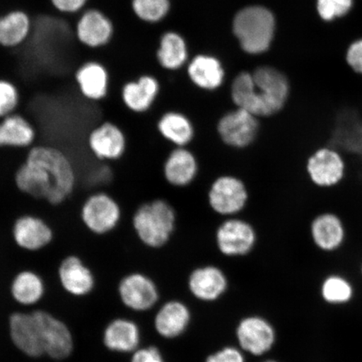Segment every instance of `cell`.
I'll return each mask as SVG.
<instances>
[{
	"label": "cell",
	"mask_w": 362,
	"mask_h": 362,
	"mask_svg": "<svg viewBox=\"0 0 362 362\" xmlns=\"http://www.w3.org/2000/svg\"><path fill=\"white\" fill-rule=\"evenodd\" d=\"M15 184L33 200L57 206L74 194L78 173L74 160L63 149L36 143L27 149L25 161L16 171Z\"/></svg>",
	"instance_id": "6da1fadb"
},
{
	"label": "cell",
	"mask_w": 362,
	"mask_h": 362,
	"mask_svg": "<svg viewBox=\"0 0 362 362\" xmlns=\"http://www.w3.org/2000/svg\"><path fill=\"white\" fill-rule=\"evenodd\" d=\"M322 296L329 303L341 304L350 300L352 296V288L350 283L341 276L332 275L325 280Z\"/></svg>",
	"instance_id": "d6a6232c"
},
{
	"label": "cell",
	"mask_w": 362,
	"mask_h": 362,
	"mask_svg": "<svg viewBox=\"0 0 362 362\" xmlns=\"http://www.w3.org/2000/svg\"><path fill=\"white\" fill-rule=\"evenodd\" d=\"M160 85L155 78L144 75L126 81L120 88V101L127 110L135 115L147 112L155 103Z\"/></svg>",
	"instance_id": "e0dca14e"
},
{
	"label": "cell",
	"mask_w": 362,
	"mask_h": 362,
	"mask_svg": "<svg viewBox=\"0 0 362 362\" xmlns=\"http://www.w3.org/2000/svg\"><path fill=\"white\" fill-rule=\"evenodd\" d=\"M189 287L194 296L204 301L218 298L228 287L223 272L214 266L197 269L189 276Z\"/></svg>",
	"instance_id": "603a6c76"
},
{
	"label": "cell",
	"mask_w": 362,
	"mask_h": 362,
	"mask_svg": "<svg viewBox=\"0 0 362 362\" xmlns=\"http://www.w3.org/2000/svg\"><path fill=\"white\" fill-rule=\"evenodd\" d=\"M352 0H318L317 10L325 21H332L350 11Z\"/></svg>",
	"instance_id": "836d02e7"
},
{
	"label": "cell",
	"mask_w": 362,
	"mask_h": 362,
	"mask_svg": "<svg viewBox=\"0 0 362 362\" xmlns=\"http://www.w3.org/2000/svg\"><path fill=\"white\" fill-rule=\"evenodd\" d=\"M132 228L136 237L144 246H165L174 233L176 215L170 204L162 199L140 204L134 211Z\"/></svg>",
	"instance_id": "3957f363"
},
{
	"label": "cell",
	"mask_w": 362,
	"mask_h": 362,
	"mask_svg": "<svg viewBox=\"0 0 362 362\" xmlns=\"http://www.w3.org/2000/svg\"><path fill=\"white\" fill-rule=\"evenodd\" d=\"M80 217L86 229L97 236H105L117 229L123 219L120 203L106 192L89 194L81 206Z\"/></svg>",
	"instance_id": "5b68a950"
},
{
	"label": "cell",
	"mask_w": 362,
	"mask_h": 362,
	"mask_svg": "<svg viewBox=\"0 0 362 362\" xmlns=\"http://www.w3.org/2000/svg\"><path fill=\"white\" fill-rule=\"evenodd\" d=\"M288 95L287 78L269 66L257 68L252 75L243 72L232 86L234 103L257 117H269L282 110Z\"/></svg>",
	"instance_id": "7a4b0ae2"
},
{
	"label": "cell",
	"mask_w": 362,
	"mask_h": 362,
	"mask_svg": "<svg viewBox=\"0 0 362 362\" xmlns=\"http://www.w3.org/2000/svg\"><path fill=\"white\" fill-rule=\"evenodd\" d=\"M248 192L242 180L233 175H223L211 184L208 202L216 214L233 216L246 206Z\"/></svg>",
	"instance_id": "9c48e42d"
},
{
	"label": "cell",
	"mask_w": 362,
	"mask_h": 362,
	"mask_svg": "<svg viewBox=\"0 0 362 362\" xmlns=\"http://www.w3.org/2000/svg\"><path fill=\"white\" fill-rule=\"evenodd\" d=\"M139 339L140 334L137 325L128 320H113L104 332V344L112 351H133L138 347Z\"/></svg>",
	"instance_id": "484cf974"
},
{
	"label": "cell",
	"mask_w": 362,
	"mask_h": 362,
	"mask_svg": "<svg viewBox=\"0 0 362 362\" xmlns=\"http://www.w3.org/2000/svg\"><path fill=\"white\" fill-rule=\"evenodd\" d=\"M206 362H244L243 356L233 347H226L208 356Z\"/></svg>",
	"instance_id": "d590c367"
},
{
	"label": "cell",
	"mask_w": 362,
	"mask_h": 362,
	"mask_svg": "<svg viewBox=\"0 0 362 362\" xmlns=\"http://www.w3.org/2000/svg\"><path fill=\"white\" fill-rule=\"evenodd\" d=\"M198 162L194 153L185 147L174 149L167 157L163 173L167 182L184 187L193 182L198 173Z\"/></svg>",
	"instance_id": "7402d4cb"
},
{
	"label": "cell",
	"mask_w": 362,
	"mask_h": 362,
	"mask_svg": "<svg viewBox=\"0 0 362 362\" xmlns=\"http://www.w3.org/2000/svg\"><path fill=\"white\" fill-rule=\"evenodd\" d=\"M62 287L76 296H83L93 291L95 279L92 270L76 255L63 257L58 268Z\"/></svg>",
	"instance_id": "ffe728a7"
},
{
	"label": "cell",
	"mask_w": 362,
	"mask_h": 362,
	"mask_svg": "<svg viewBox=\"0 0 362 362\" xmlns=\"http://www.w3.org/2000/svg\"><path fill=\"white\" fill-rule=\"evenodd\" d=\"M119 288L122 301L127 307L134 310L151 309L158 300L156 284L142 274L127 275L122 279Z\"/></svg>",
	"instance_id": "d6986e66"
},
{
	"label": "cell",
	"mask_w": 362,
	"mask_h": 362,
	"mask_svg": "<svg viewBox=\"0 0 362 362\" xmlns=\"http://www.w3.org/2000/svg\"><path fill=\"white\" fill-rule=\"evenodd\" d=\"M240 346L252 355L269 351L275 341L274 328L260 317H247L240 322L237 329Z\"/></svg>",
	"instance_id": "ac0fdd59"
},
{
	"label": "cell",
	"mask_w": 362,
	"mask_h": 362,
	"mask_svg": "<svg viewBox=\"0 0 362 362\" xmlns=\"http://www.w3.org/2000/svg\"><path fill=\"white\" fill-rule=\"evenodd\" d=\"M90 0H49L53 10L62 16H79L89 7Z\"/></svg>",
	"instance_id": "e575fe53"
},
{
	"label": "cell",
	"mask_w": 362,
	"mask_h": 362,
	"mask_svg": "<svg viewBox=\"0 0 362 362\" xmlns=\"http://www.w3.org/2000/svg\"><path fill=\"white\" fill-rule=\"evenodd\" d=\"M90 155L102 162L121 160L128 151L125 131L112 121H103L89 131L86 139Z\"/></svg>",
	"instance_id": "52a82bcc"
},
{
	"label": "cell",
	"mask_w": 362,
	"mask_h": 362,
	"mask_svg": "<svg viewBox=\"0 0 362 362\" xmlns=\"http://www.w3.org/2000/svg\"><path fill=\"white\" fill-rule=\"evenodd\" d=\"M265 362H276V361H265Z\"/></svg>",
	"instance_id": "f35d334b"
},
{
	"label": "cell",
	"mask_w": 362,
	"mask_h": 362,
	"mask_svg": "<svg viewBox=\"0 0 362 362\" xmlns=\"http://www.w3.org/2000/svg\"><path fill=\"white\" fill-rule=\"evenodd\" d=\"M189 75L199 88L214 90L223 83L224 71L216 58L199 56L189 65Z\"/></svg>",
	"instance_id": "83f0119b"
},
{
	"label": "cell",
	"mask_w": 362,
	"mask_h": 362,
	"mask_svg": "<svg viewBox=\"0 0 362 362\" xmlns=\"http://www.w3.org/2000/svg\"><path fill=\"white\" fill-rule=\"evenodd\" d=\"M347 61L353 69L362 74V40L351 45L347 53Z\"/></svg>",
	"instance_id": "8d00e7d4"
},
{
	"label": "cell",
	"mask_w": 362,
	"mask_h": 362,
	"mask_svg": "<svg viewBox=\"0 0 362 362\" xmlns=\"http://www.w3.org/2000/svg\"><path fill=\"white\" fill-rule=\"evenodd\" d=\"M157 129L163 138L177 148L188 146L194 136L192 121L180 112L165 113L158 121Z\"/></svg>",
	"instance_id": "4316f807"
},
{
	"label": "cell",
	"mask_w": 362,
	"mask_h": 362,
	"mask_svg": "<svg viewBox=\"0 0 362 362\" xmlns=\"http://www.w3.org/2000/svg\"><path fill=\"white\" fill-rule=\"evenodd\" d=\"M361 274H362V268H361Z\"/></svg>",
	"instance_id": "ab89813d"
},
{
	"label": "cell",
	"mask_w": 362,
	"mask_h": 362,
	"mask_svg": "<svg viewBox=\"0 0 362 362\" xmlns=\"http://www.w3.org/2000/svg\"><path fill=\"white\" fill-rule=\"evenodd\" d=\"M169 0H131V8L139 20L156 23L169 11Z\"/></svg>",
	"instance_id": "4dcf8cb0"
},
{
	"label": "cell",
	"mask_w": 362,
	"mask_h": 362,
	"mask_svg": "<svg viewBox=\"0 0 362 362\" xmlns=\"http://www.w3.org/2000/svg\"><path fill=\"white\" fill-rule=\"evenodd\" d=\"M80 96L90 103L106 100L112 90L110 68L101 61L88 60L76 68L74 76Z\"/></svg>",
	"instance_id": "ba28073f"
},
{
	"label": "cell",
	"mask_w": 362,
	"mask_h": 362,
	"mask_svg": "<svg viewBox=\"0 0 362 362\" xmlns=\"http://www.w3.org/2000/svg\"><path fill=\"white\" fill-rule=\"evenodd\" d=\"M131 362H165L156 347L144 348L134 353Z\"/></svg>",
	"instance_id": "74e56055"
},
{
	"label": "cell",
	"mask_w": 362,
	"mask_h": 362,
	"mask_svg": "<svg viewBox=\"0 0 362 362\" xmlns=\"http://www.w3.org/2000/svg\"><path fill=\"white\" fill-rule=\"evenodd\" d=\"M256 242L255 229L242 219L226 220L216 230V246L226 256L246 255L255 247Z\"/></svg>",
	"instance_id": "7c38bea8"
},
{
	"label": "cell",
	"mask_w": 362,
	"mask_h": 362,
	"mask_svg": "<svg viewBox=\"0 0 362 362\" xmlns=\"http://www.w3.org/2000/svg\"><path fill=\"white\" fill-rule=\"evenodd\" d=\"M189 318L191 314L187 306L180 302L171 301L167 303L158 312L156 328L160 336L175 338L187 328Z\"/></svg>",
	"instance_id": "d4e9b609"
},
{
	"label": "cell",
	"mask_w": 362,
	"mask_h": 362,
	"mask_svg": "<svg viewBox=\"0 0 362 362\" xmlns=\"http://www.w3.org/2000/svg\"><path fill=\"white\" fill-rule=\"evenodd\" d=\"M115 21L101 8L88 7L76 18L74 35L81 47L100 51L115 42Z\"/></svg>",
	"instance_id": "8992f818"
},
{
	"label": "cell",
	"mask_w": 362,
	"mask_h": 362,
	"mask_svg": "<svg viewBox=\"0 0 362 362\" xmlns=\"http://www.w3.org/2000/svg\"><path fill=\"white\" fill-rule=\"evenodd\" d=\"M306 168L313 183L318 187H329L341 180L345 164L337 151L322 148L309 158Z\"/></svg>",
	"instance_id": "9a60e30c"
},
{
	"label": "cell",
	"mask_w": 362,
	"mask_h": 362,
	"mask_svg": "<svg viewBox=\"0 0 362 362\" xmlns=\"http://www.w3.org/2000/svg\"><path fill=\"white\" fill-rule=\"evenodd\" d=\"M12 341L18 349L31 357L45 354L37 321L34 314L15 313L11 316Z\"/></svg>",
	"instance_id": "44dd1931"
},
{
	"label": "cell",
	"mask_w": 362,
	"mask_h": 362,
	"mask_svg": "<svg viewBox=\"0 0 362 362\" xmlns=\"http://www.w3.org/2000/svg\"><path fill=\"white\" fill-rule=\"evenodd\" d=\"M44 283L34 271L20 272L11 285L12 296L20 304L30 305L37 303L43 296Z\"/></svg>",
	"instance_id": "f1b7e54d"
},
{
	"label": "cell",
	"mask_w": 362,
	"mask_h": 362,
	"mask_svg": "<svg viewBox=\"0 0 362 362\" xmlns=\"http://www.w3.org/2000/svg\"><path fill=\"white\" fill-rule=\"evenodd\" d=\"M311 236L321 250L330 252L341 245L345 230L341 221L333 214L317 216L311 224Z\"/></svg>",
	"instance_id": "cb8c5ba5"
},
{
	"label": "cell",
	"mask_w": 362,
	"mask_h": 362,
	"mask_svg": "<svg viewBox=\"0 0 362 362\" xmlns=\"http://www.w3.org/2000/svg\"><path fill=\"white\" fill-rule=\"evenodd\" d=\"M37 139L35 124L22 112H16L0 119V148L28 149Z\"/></svg>",
	"instance_id": "2e32d148"
},
{
	"label": "cell",
	"mask_w": 362,
	"mask_h": 362,
	"mask_svg": "<svg viewBox=\"0 0 362 362\" xmlns=\"http://www.w3.org/2000/svg\"><path fill=\"white\" fill-rule=\"evenodd\" d=\"M33 314L37 321L45 354L47 353L56 360L69 356L74 350V341L66 325L47 312L35 311Z\"/></svg>",
	"instance_id": "4fadbf2b"
},
{
	"label": "cell",
	"mask_w": 362,
	"mask_h": 362,
	"mask_svg": "<svg viewBox=\"0 0 362 362\" xmlns=\"http://www.w3.org/2000/svg\"><path fill=\"white\" fill-rule=\"evenodd\" d=\"M257 117L238 108L226 113L217 124V132L223 141L230 147L243 148L255 142L259 133Z\"/></svg>",
	"instance_id": "8fae6325"
},
{
	"label": "cell",
	"mask_w": 362,
	"mask_h": 362,
	"mask_svg": "<svg viewBox=\"0 0 362 362\" xmlns=\"http://www.w3.org/2000/svg\"><path fill=\"white\" fill-rule=\"evenodd\" d=\"M34 34V21L21 7L12 8L0 15V47L15 51L24 47Z\"/></svg>",
	"instance_id": "5bb4252c"
},
{
	"label": "cell",
	"mask_w": 362,
	"mask_h": 362,
	"mask_svg": "<svg viewBox=\"0 0 362 362\" xmlns=\"http://www.w3.org/2000/svg\"><path fill=\"white\" fill-rule=\"evenodd\" d=\"M187 47L184 40L175 33H166L163 36L157 52L158 62L167 69H176L187 60Z\"/></svg>",
	"instance_id": "f546056e"
},
{
	"label": "cell",
	"mask_w": 362,
	"mask_h": 362,
	"mask_svg": "<svg viewBox=\"0 0 362 362\" xmlns=\"http://www.w3.org/2000/svg\"><path fill=\"white\" fill-rule=\"evenodd\" d=\"M12 237L21 250L37 252L48 247L55 238L52 226L42 217L33 214L21 215L12 226Z\"/></svg>",
	"instance_id": "30bf717a"
},
{
	"label": "cell",
	"mask_w": 362,
	"mask_h": 362,
	"mask_svg": "<svg viewBox=\"0 0 362 362\" xmlns=\"http://www.w3.org/2000/svg\"><path fill=\"white\" fill-rule=\"evenodd\" d=\"M233 30L244 51L251 54L262 53L269 48L273 40L274 17L264 7H247L235 17Z\"/></svg>",
	"instance_id": "277c9868"
},
{
	"label": "cell",
	"mask_w": 362,
	"mask_h": 362,
	"mask_svg": "<svg viewBox=\"0 0 362 362\" xmlns=\"http://www.w3.org/2000/svg\"><path fill=\"white\" fill-rule=\"evenodd\" d=\"M22 93L19 85L8 78H0V119L19 111Z\"/></svg>",
	"instance_id": "1f68e13d"
}]
</instances>
